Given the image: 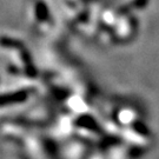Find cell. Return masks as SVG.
<instances>
[{"label":"cell","mask_w":159,"mask_h":159,"mask_svg":"<svg viewBox=\"0 0 159 159\" xmlns=\"http://www.w3.org/2000/svg\"><path fill=\"white\" fill-rule=\"evenodd\" d=\"M24 97L25 96V93H17V94H13L12 97L10 96H5V97H1L0 98V104H8V102H17V99H19V100H23Z\"/></svg>","instance_id":"1"}]
</instances>
